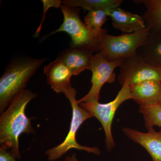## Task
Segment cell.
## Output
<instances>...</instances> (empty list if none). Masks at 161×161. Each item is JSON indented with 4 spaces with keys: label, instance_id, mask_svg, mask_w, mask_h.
I'll use <instances>...</instances> for the list:
<instances>
[{
    "label": "cell",
    "instance_id": "cell-4",
    "mask_svg": "<svg viewBox=\"0 0 161 161\" xmlns=\"http://www.w3.org/2000/svg\"><path fill=\"white\" fill-rule=\"evenodd\" d=\"M71 105L72 116L70 127L67 136L64 141L58 146L47 150L45 154L49 161H55L60 158L68 151L71 149L84 150L89 153L99 155L100 151L97 147L82 146L77 142L76 135L78 129L86 119L93 117V115L86 110L79 106L76 96L77 92L72 87L64 94Z\"/></svg>",
    "mask_w": 161,
    "mask_h": 161
},
{
    "label": "cell",
    "instance_id": "cell-15",
    "mask_svg": "<svg viewBox=\"0 0 161 161\" xmlns=\"http://www.w3.org/2000/svg\"><path fill=\"white\" fill-rule=\"evenodd\" d=\"M135 3L146 7L143 19L150 31L161 33V0H136Z\"/></svg>",
    "mask_w": 161,
    "mask_h": 161
},
{
    "label": "cell",
    "instance_id": "cell-16",
    "mask_svg": "<svg viewBox=\"0 0 161 161\" xmlns=\"http://www.w3.org/2000/svg\"><path fill=\"white\" fill-rule=\"evenodd\" d=\"M122 0H64L63 6L70 7H80L88 11L103 10L106 11L118 8Z\"/></svg>",
    "mask_w": 161,
    "mask_h": 161
},
{
    "label": "cell",
    "instance_id": "cell-12",
    "mask_svg": "<svg viewBox=\"0 0 161 161\" xmlns=\"http://www.w3.org/2000/svg\"><path fill=\"white\" fill-rule=\"evenodd\" d=\"M132 99L140 106L158 103L161 96V82L148 80L130 87Z\"/></svg>",
    "mask_w": 161,
    "mask_h": 161
},
{
    "label": "cell",
    "instance_id": "cell-10",
    "mask_svg": "<svg viewBox=\"0 0 161 161\" xmlns=\"http://www.w3.org/2000/svg\"><path fill=\"white\" fill-rule=\"evenodd\" d=\"M123 131L129 138L147 150L153 161H161V129L156 131L153 128L148 130V132H143L124 128Z\"/></svg>",
    "mask_w": 161,
    "mask_h": 161
},
{
    "label": "cell",
    "instance_id": "cell-6",
    "mask_svg": "<svg viewBox=\"0 0 161 161\" xmlns=\"http://www.w3.org/2000/svg\"><path fill=\"white\" fill-rule=\"evenodd\" d=\"M130 99H132L131 88L125 84L122 87L115 99L108 103H100L98 101L94 100L80 103V107L90 112L101 124L105 133L106 147L109 151L115 146L111 130L115 112L124 102Z\"/></svg>",
    "mask_w": 161,
    "mask_h": 161
},
{
    "label": "cell",
    "instance_id": "cell-20",
    "mask_svg": "<svg viewBox=\"0 0 161 161\" xmlns=\"http://www.w3.org/2000/svg\"><path fill=\"white\" fill-rule=\"evenodd\" d=\"M15 156L11 151L0 148V161H18Z\"/></svg>",
    "mask_w": 161,
    "mask_h": 161
},
{
    "label": "cell",
    "instance_id": "cell-3",
    "mask_svg": "<svg viewBox=\"0 0 161 161\" xmlns=\"http://www.w3.org/2000/svg\"><path fill=\"white\" fill-rule=\"evenodd\" d=\"M60 8L64 16L63 23L58 29L47 36L60 32H65L71 39L72 48L92 53L100 52V39L107 33L106 30L100 32L92 31L80 19L79 9L63 5Z\"/></svg>",
    "mask_w": 161,
    "mask_h": 161
},
{
    "label": "cell",
    "instance_id": "cell-21",
    "mask_svg": "<svg viewBox=\"0 0 161 161\" xmlns=\"http://www.w3.org/2000/svg\"><path fill=\"white\" fill-rule=\"evenodd\" d=\"M65 161H78L75 154H72L71 156H67L65 158Z\"/></svg>",
    "mask_w": 161,
    "mask_h": 161
},
{
    "label": "cell",
    "instance_id": "cell-11",
    "mask_svg": "<svg viewBox=\"0 0 161 161\" xmlns=\"http://www.w3.org/2000/svg\"><path fill=\"white\" fill-rule=\"evenodd\" d=\"M108 15L115 29L125 33H132L147 27L142 17L119 7L108 10Z\"/></svg>",
    "mask_w": 161,
    "mask_h": 161
},
{
    "label": "cell",
    "instance_id": "cell-2",
    "mask_svg": "<svg viewBox=\"0 0 161 161\" xmlns=\"http://www.w3.org/2000/svg\"><path fill=\"white\" fill-rule=\"evenodd\" d=\"M46 58L20 59L7 67L0 79V113L26 89L27 82L46 60Z\"/></svg>",
    "mask_w": 161,
    "mask_h": 161
},
{
    "label": "cell",
    "instance_id": "cell-18",
    "mask_svg": "<svg viewBox=\"0 0 161 161\" xmlns=\"http://www.w3.org/2000/svg\"><path fill=\"white\" fill-rule=\"evenodd\" d=\"M108 11L96 10L88 11L84 18L85 23L92 31H102L104 29L101 28L102 26L108 19Z\"/></svg>",
    "mask_w": 161,
    "mask_h": 161
},
{
    "label": "cell",
    "instance_id": "cell-23",
    "mask_svg": "<svg viewBox=\"0 0 161 161\" xmlns=\"http://www.w3.org/2000/svg\"><path fill=\"white\" fill-rule=\"evenodd\" d=\"M159 67V68L160 69L161 71V64L159 65V66H158Z\"/></svg>",
    "mask_w": 161,
    "mask_h": 161
},
{
    "label": "cell",
    "instance_id": "cell-17",
    "mask_svg": "<svg viewBox=\"0 0 161 161\" xmlns=\"http://www.w3.org/2000/svg\"><path fill=\"white\" fill-rule=\"evenodd\" d=\"M139 111L143 115L145 126L147 130L154 126L161 127V105L157 103L151 105L140 106Z\"/></svg>",
    "mask_w": 161,
    "mask_h": 161
},
{
    "label": "cell",
    "instance_id": "cell-7",
    "mask_svg": "<svg viewBox=\"0 0 161 161\" xmlns=\"http://www.w3.org/2000/svg\"><path fill=\"white\" fill-rule=\"evenodd\" d=\"M117 79L122 86L130 87L148 80L161 82V71L158 67L147 63L136 53L122 60Z\"/></svg>",
    "mask_w": 161,
    "mask_h": 161
},
{
    "label": "cell",
    "instance_id": "cell-22",
    "mask_svg": "<svg viewBox=\"0 0 161 161\" xmlns=\"http://www.w3.org/2000/svg\"><path fill=\"white\" fill-rule=\"evenodd\" d=\"M158 103L159 104L161 105V96L160 97V98L159 100Z\"/></svg>",
    "mask_w": 161,
    "mask_h": 161
},
{
    "label": "cell",
    "instance_id": "cell-14",
    "mask_svg": "<svg viewBox=\"0 0 161 161\" xmlns=\"http://www.w3.org/2000/svg\"><path fill=\"white\" fill-rule=\"evenodd\" d=\"M137 54L150 64L158 67L161 64V33L151 31L144 44L138 48Z\"/></svg>",
    "mask_w": 161,
    "mask_h": 161
},
{
    "label": "cell",
    "instance_id": "cell-8",
    "mask_svg": "<svg viewBox=\"0 0 161 161\" xmlns=\"http://www.w3.org/2000/svg\"><path fill=\"white\" fill-rule=\"evenodd\" d=\"M122 60L110 61L98 52L92 55L89 69L92 72V86L89 92L82 98L77 100L78 103L91 100H99L100 90L106 83H113L115 81L116 74L114 70L119 67Z\"/></svg>",
    "mask_w": 161,
    "mask_h": 161
},
{
    "label": "cell",
    "instance_id": "cell-1",
    "mask_svg": "<svg viewBox=\"0 0 161 161\" xmlns=\"http://www.w3.org/2000/svg\"><path fill=\"white\" fill-rule=\"evenodd\" d=\"M37 94L25 89L12 101L0 117V143L1 147L9 149L17 159L21 158L19 137L23 133L34 134L35 130L31 119L25 114L27 104Z\"/></svg>",
    "mask_w": 161,
    "mask_h": 161
},
{
    "label": "cell",
    "instance_id": "cell-5",
    "mask_svg": "<svg viewBox=\"0 0 161 161\" xmlns=\"http://www.w3.org/2000/svg\"><path fill=\"white\" fill-rule=\"evenodd\" d=\"M150 32V29L147 26L138 31L118 36L106 33L100 39L99 52L108 61L123 60L137 53Z\"/></svg>",
    "mask_w": 161,
    "mask_h": 161
},
{
    "label": "cell",
    "instance_id": "cell-19",
    "mask_svg": "<svg viewBox=\"0 0 161 161\" xmlns=\"http://www.w3.org/2000/svg\"><path fill=\"white\" fill-rule=\"evenodd\" d=\"M42 3H43V14L42 21L40 23V26H39L37 29L36 31V32L34 35V36L35 38L37 37L40 35V32L42 28V24H43V20L45 19V15L47 11L51 7H54V8H58L61 7V3L62 2L59 0H42Z\"/></svg>",
    "mask_w": 161,
    "mask_h": 161
},
{
    "label": "cell",
    "instance_id": "cell-9",
    "mask_svg": "<svg viewBox=\"0 0 161 161\" xmlns=\"http://www.w3.org/2000/svg\"><path fill=\"white\" fill-rule=\"evenodd\" d=\"M44 73L47 83L56 93L64 94L72 87L70 78L73 74L60 58L44 67Z\"/></svg>",
    "mask_w": 161,
    "mask_h": 161
},
{
    "label": "cell",
    "instance_id": "cell-13",
    "mask_svg": "<svg viewBox=\"0 0 161 161\" xmlns=\"http://www.w3.org/2000/svg\"><path fill=\"white\" fill-rule=\"evenodd\" d=\"M93 53L71 47L64 52L58 58L66 64L73 75H78L86 69H89Z\"/></svg>",
    "mask_w": 161,
    "mask_h": 161
}]
</instances>
